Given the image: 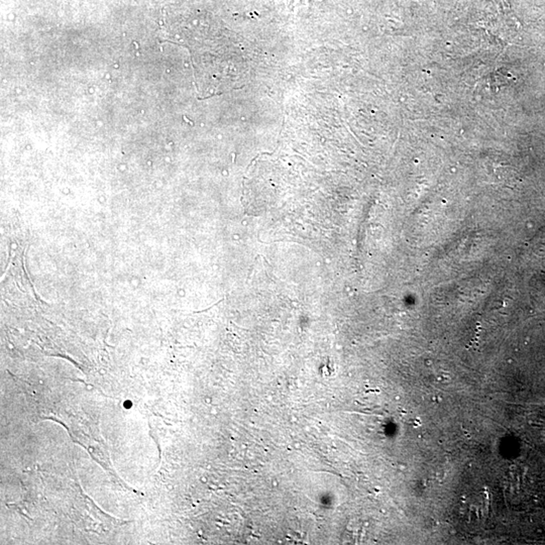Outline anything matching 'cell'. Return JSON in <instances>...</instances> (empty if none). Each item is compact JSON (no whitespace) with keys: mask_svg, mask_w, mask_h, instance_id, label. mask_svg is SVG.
<instances>
[]
</instances>
